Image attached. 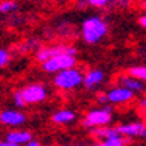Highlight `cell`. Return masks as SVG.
<instances>
[{"mask_svg":"<svg viewBox=\"0 0 146 146\" xmlns=\"http://www.w3.org/2000/svg\"><path fill=\"white\" fill-rule=\"evenodd\" d=\"M108 33V24L103 18L100 17H90L82 23V29H81V35L85 43L88 45H96L102 40Z\"/></svg>","mask_w":146,"mask_h":146,"instance_id":"obj_1","label":"cell"},{"mask_svg":"<svg viewBox=\"0 0 146 146\" xmlns=\"http://www.w3.org/2000/svg\"><path fill=\"white\" fill-rule=\"evenodd\" d=\"M84 73L79 69H67L57 73V76L54 78V85L60 90L70 91L78 88L79 85H84Z\"/></svg>","mask_w":146,"mask_h":146,"instance_id":"obj_2","label":"cell"},{"mask_svg":"<svg viewBox=\"0 0 146 146\" xmlns=\"http://www.w3.org/2000/svg\"><path fill=\"white\" fill-rule=\"evenodd\" d=\"M110 121H112V108L104 106L102 109H91L82 119V125L85 128L92 130L98 127H108Z\"/></svg>","mask_w":146,"mask_h":146,"instance_id":"obj_3","label":"cell"},{"mask_svg":"<svg viewBox=\"0 0 146 146\" xmlns=\"http://www.w3.org/2000/svg\"><path fill=\"white\" fill-rule=\"evenodd\" d=\"M76 66V58L75 55H69V54H60L54 58L48 60L46 63L42 64V69L46 73H60L63 70L73 69Z\"/></svg>","mask_w":146,"mask_h":146,"instance_id":"obj_4","label":"cell"},{"mask_svg":"<svg viewBox=\"0 0 146 146\" xmlns=\"http://www.w3.org/2000/svg\"><path fill=\"white\" fill-rule=\"evenodd\" d=\"M60 54H69V55H76V48L69 45H54V46H45L39 48L36 51V60L39 63H46L48 60L54 58Z\"/></svg>","mask_w":146,"mask_h":146,"instance_id":"obj_5","label":"cell"},{"mask_svg":"<svg viewBox=\"0 0 146 146\" xmlns=\"http://www.w3.org/2000/svg\"><path fill=\"white\" fill-rule=\"evenodd\" d=\"M116 130L125 139H146V124L142 121H131L127 124H121L116 127Z\"/></svg>","mask_w":146,"mask_h":146,"instance_id":"obj_6","label":"cell"},{"mask_svg":"<svg viewBox=\"0 0 146 146\" xmlns=\"http://www.w3.org/2000/svg\"><path fill=\"white\" fill-rule=\"evenodd\" d=\"M21 91H23V97H24L25 104L42 103L45 98H46V96H48L46 88L43 87L42 84H30L25 88H23Z\"/></svg>","mask_w":146,"mask_h":146,"instance_id":"obj_7","label":"cell"},{"mask_svg":"<svg viewBox=\"0 0 146 146\" xmlns=\"http://www.w3.org/2000/svg\"><path fill=\"white\" fill-rule=\"evenodd\" d=\"M25 116L23 112H18V110H12V109H5V110H0V124L3 125H8V127H19L25 122Z\"/></svg>","mask_w":146,"mask_h":146,"instance_id":"obj_8","label":"cell"},{"mask_svg":"<svg viewBox=\"0 0 146 146\" xmlns=\"http://www.w3.org/2000/svg\"><path fill=\"white\" fill-rule=\"evenodd\" d=\"M108 97L109 103L112 104H127L134 100V92L122 87H115L110 91H108Z\"/></svg>","mask_w":146,"mask_h":146,"instance_id":"obj_9","label":"cell"},{"mask_svg":"<svg viewBox=\"0 0 146 146\" xmlns=\"http://www.w3.org/2000/svg\"><path fill=\"white\" fill-rule=\"evenodd\" d=\"M118 87H122V88H127L130 91L136 92H143L145 91V82L139 81V79L133 78L131 75H121L118 78Z\"/></svg>","mask_w":146,"mask_h":146,"instance_id":"obj_10","label":"cell"},{"mask_svg":"<svg viewBox=\"0 0 146 146\" xmlns=\"http://www.w3.org/2000/svg\"><path fill=\"white\" fill-rule=\"evenodd\" d=\"M104 81V72L100 69H91L84 76V87L87 90H96Z\"/></svg>","mask_w":146,"mask_h":146,"instance_id":"obj_11","label":"cell"},{"mask_svg":"<svg viewBox=\"0 0 146 146\" xmlns=\"http://www.w3.org/2000/svg\"><path fill=\"white\" fill-rule=\"evenodd\" d=\"M31 133L30 131H25V130H12L9 131L8 134H6V140L11 142V143H14V145H18V146H21V145H27L30 143L33 139H31Z\"/></svg>","mask_w":146,"mask_h":146,"instance_id":"obj_12","label":"cell"},{"mask_svg":"<svg viewBox=\"0 0 146 146\" xmlns=\"http://www.w3.org/2000/svg\"><path fill=\"white\" fill-rule=\"evenodd\" d=\"M52 122L57 124V125H64V124H69L72 121L76 119V113L70 109H60L57 110L54 115H52Z\"/></svg>","mask_w":146,"mask_h":146,"instance_id":"obj_13","label":"cell"},{"mask_svg":"<svg viewBox=\"0 0 146 146\" xmlns=\"http://www.w3.org/2000/svg\"><path fill=\"white\" fill-rule=\"evenodd\" d=\"M91 136H94L97 139H102V140H109L112 137H118L121 136L118 133L116 128H112V127H98V128H92L91 130Z\"/></svg>","mask_w":146,"mask_h":146,"instance_id":"obj_14","label":"cell"},{"mask_svg":"<svg viewBox=\"0 0 146 146\" xmlns=\"http://www.w3.org/2000/svg\"><path fill=\"white\" fill-rule=\"evenodd\" d=\"M128 75L142 82H146V66H133L128 69Z\"/></svg>","mask_w":146,"mask_h":146,"instance_id":"obj_15","label":"cell"},{"mask_svg":"<svg viewBox=\"0 0 146 146\" xmlns=\"http://www.w3.org/2000/svg\"><path fill=\"white\" fill-rule=\"evenodd\" d=\"M17 8H18V5L14 0H3V2L0 3V14H11V12H14Z\"/></svg>","mask_w":146,"mask_h":146,"instance_id":"obj_16","label":"cell"},{"mask_svg":"<svg viewBox=\"0 0 146 146\" xmlns=\"http://www.w3.org/2000/svg\"><path fill=\"white\" fill-rule=\"evenodd\" d=\"M103 143H104L106 146H125L127 140H125V137L118 136V137H112V139H109V140H104Z\"/></svg>","mask_w":146,"mask_h":146,"instance_id":"obj_17","label":"cell"},{"mask_svg":"<svg viewBox=\"0 0 146 146\" xmlns=\"http://www.w3.org/2000/svg\"><path fill=\"white\" fill-rule=\"evenodd\" d=\"M14 104L17 108H24L25 102H24V97H23V91L21 90H17L14 92Z\"/></svg>","mask_w":146,"mask_h":146,"instance_id":"obj_18","label":"cell"},{"mask_svg":"<svg viewBox=\"0 0 146 146\" xmlns=\"http://www.w3.org/2000/svg\"><path fill=\"white\" fill-rule=\"evenodd\" d=\"M9 60H11L9 52L6 51V49H0V69L6 67V66H8V63H9Z\"/></svg>","mask_w":146,"mask_h":146,"instance_id":"obj_19","label":"cell"},{"mask_svg":"<svg viewBox=\"0 0 146 146\" xmlns=\"http://www.w3.org/2000/svg\"><path fill=\"white\" fill-rule=\"evenodd\" d=\"M96 100H97V103H100V104H104V106H108V104H109V97H108V92L98 91L97 94H96Z\"/></svg>","mask_w":146,"mask_h":146,"instance_id":"obj_20","label":"cell"},{"mask_svg":"<svg viewBox=\"0 0 146 146\" xmlns=\"http://www.w3.org/2000/svg\"><path fill=\"white\" fill-rule=\"evenodd\" d=\"M87 2L91 6H94V8H103V6H106L108 3H110L109 0H87Z\"/></svg>","mask_w":146,"mask_h":146,"instance_id":"obj_21","label":"cell"},{"mask_svg":"<svg viewBox=\"0 0 146 146\" xmlns=\"http://www.w3.org/2000/svg\"><path fill=\"white\" fill-rule=\"evenodd\" d=\"M139 24H140L143 29H146V14H143L140 18H139Z\"/></svg>","mask_w":146,"mask_h":146,"instance_id":"obj_22","label":"cell"},{"mask_svg":"<svg viewBox=\"0 0 146 146\" xmlns=\"http://www.w3.org/2000/svg\"><path fill=\"white\" fill-rule=\"evenodd\" d=\"M0 146H18V145H14V143H11L8 140H3V142H0Z\"/></svg>","mask_w":146,"mask_h":146,"instance_id":"obj_23","label":"cell"},{"mask_svg":"<svg viewBox=\"0 0 146 146\" xmlns=\"http://www.w3.org/2000/svg\"><path fill=\"white\" fill-rule=\"evenodd\" d=\"M25 146H42V145L39 143V142H36V140H31L30 143H27V145H25Z\"/></svg>","mask_w":146,"mask_h":146,"instance_id":"obj_24","label":"cell"},{"mask_svg":"<svg viewBox=\"0 0 146 146\" xmlns=\"http://www.w3.org/2000/svg\"><path fill=\"white\" fill-rule=\"evenodd\" d=\"M140 106H142V108H146V91H145V96H143V98L140 100Z\"/></svg>","mask_w":146,"mask_h":146,"instance_id":"obj_25","label":"cell"},{"mask_svg":"<svg viewBox=\"0 0 146 146\" xmlns=\"http://www.w3.org/2000/svg\"><path fill=\"white\" fill-rule=\"evenodd\" d=\"M94 146H106V145H104V143H103V142H102V143H96V145H94Z\"/></svg>","mask_w":146,"mask_h":146,"instance_id":"obj_26","label":"cell"},{"mask_svg":"<svg viewBox=\"0 0 146 146\" xmlns=\"http://www.w3.org/2000/svg\"><path fill=\"white\" fill-rule=\"evenodd\" d=\"M143 8L146 9V0H145V2H143Z\"/></svg>","mask_w":146,"mask_h":146,"instance_id":"obj_27","label":"cell"},{"mask_svg":"<svg viewBox=\"0 0 146 146\" xmlns=\"http://www.w3.org/2000/svg\"><path fill=\"white\" fill-rule=\"evenodd\" d=\"M79 146H88V145H85V143H82V145H79Z\"/></svg>","mask_w":146,"mask_h":146,"instance_id":"obj_28","label":"cell"},{"mask_svg":"<svg viewBox=\"0 0 146 146\" xmlns=\"http://www.w3.org/2000/svg\"><path fill=\"white\" fill-rule=\"evenodd\" d=\"M109 2H118V0H109Z\"/></svg>","mask_w":146,"mask_h":146,"instance_id":"obj_29","label":"cell"},{"mask_svg":"<svg viewBox=\"0 0 146 146\" xmlns=\"http://www.w3.org/2000/svg\"><path fill=\"white\" fill-rule=\"evenodd\" d=\"M61 146H69V145H61Z\"/></svg>","mask_w":146,"mask_h":146,"instance_id":"obj_30","label":"cell"}]
</instances>
